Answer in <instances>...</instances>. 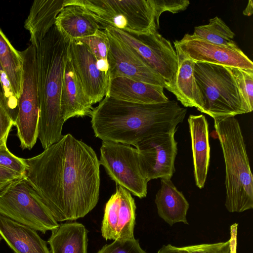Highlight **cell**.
<instances>
[{"mask_svg":"<svg viewBox=\"0 0 253 253\" xmlns=\"http://www.w3.org/2000/svg\"><path fill=\"white\" fill-rule=\"evenodd\" d=\"M6 141L0 144V165L24 174L26 166L24 159L16 157L9 151Z\"/></svg>","mask_w":253,"mask_h":253,"instance_id":"4dcf8cb0","label":"cell"},{"mask_svg":"<svg viewBox=\"0 0 253 253\" xmlns=\"http://www.w3.org/2000/svg\"><path fill=\"white\" fill-rule=\"evenodd\" d=\"M186 113L187 109L173 100L139 104L106 95L90 116L96 137L135 147L152 135L177 130Z\"/></svg>","mask_w":253,"mask_h":253,"instance_id":"7a4b0ae2","label":"cell"},{"mask_svg":"<svg viewBox=\"0 0 253 253\" xmlns=\"http://www.w3.org/2000/svg\"><path fill=\"white\" fill-rule=\"evenodd\" d=\"M174 45L195 63L205 62L227 67L253 70L252 60L236 45L227 46L208 42L186 34Z\"/></svg>","mask_w":253,"mask_h":253,"instance_id":"8fae6325","label":"cell"},{"mask_svg":"<svg viewBox=\"0 0 253 253\" xmlns=\"http://www.w3.org/2000/svg\"><path fill=\"white\" fill-rule=\"evenodd\" d=\"M0 99L5 101L14 120L18 113V99L13 94L9 82L0 63Z\"/></svg>","mask_w":253,"mask_h":253,"instance_id":"f1b7e54d","label":"cell"},{"mask_svg":"<svg viewBox=\"0 0 253 253\" xmlns=\"http://www.w3.org/2000/svg\"><path fill=\"white\" fill-rule=\"evenodd\" d=\"M176 131L152 135L135 146L141 173L148 182L159 178L171 179L173 176L178 151Z\"/></svg>","mask_w":253,"mask_h":253,"instance_id":"30bf717a","label":"cell"},{"mask_svg":"<svg viewBox=\"0 0 253 253\" xmlns=\"http://www.w3.org/2000/svg\"><path fill=\"white\" fill-rule=\"evenodd\" d=\"M136 209L131 194L117 186L105 205L101 228L102 237L106 240L134 239Z\"/></svg>","mask_w":253,"mask_h":253,"instance_id":"7c38bea8","label":"cell"},{"mask_svg":"<svg viewBox=\"0 0 253 253\" xmlns=\"http://www.w3.org/2000/svg\"><path fill=\"white\" fill-rule=\"evenodd\" d=\"M163 87L118 77L109 80L106 95L124 101L139 103L155 104L167 102Z\"/></svg>","mask_w":253,"mask_h":253,"instance_id":"e0dca14e","label":"cell"},{"mask_svg":"<svg viewBox=\"0 0 253 253\" xmlns=\"http://www.w3.org/2000/svg\"><path fill=\"white\" fill-rule=\"evenodd\" d=\"M253 2L252 0L248 1V3L243 10V13L246 16H250L253 14Z\"/></svg>","mask_w":253,"mask_h":253,"instance_id":"8d00e7d4","label":"cell"},{"mask_svg":"<svg viewBox=\"0 0 253 253\" xmlns=\"http://www.w3.org/2000/svg\"><path fill=\"white\" fill-rule=\"evenodd\" d=\"M1 239H2V238H1V236L0 235V242L1 241Z\"/></svg>","mask_w":253,"mask_h":253,"instance_id":"74e56055","label":"cell"},{"mask_svg":"<svg viewBox=\"0 0 253 253\" xmlns=\"http://www.w3.org/2000/svg\"><path fill=\"white\" fill-rule=\"evenodd\" d=\"M194 75L201 98V112L213 119L248 113L242 93L229 67L196 62Z\"/></svg>","mask_w":253,"mask_h":253,"instance_id":"5b68a950","label":"cell"},{"mask_svg":"<svg viewBox=\"0 0 253 253\" xmlns=\"http://www.w3.org/2000/svg\"><path fill=\"white\" fill-rule=\"evenodd\" d=\"M70 42L54 25L36 47L40 107L38 138L46 149L62 137L60 98Z\"/></svg>","mask_w":253,"mask_h":253,"instance_id":"3957f363","label":"cell"},{"mask_svg":"<svg viewBox=\"0 0 253 253\" xmlns=\"http://www.w3.org/2000/svg\"><path fill=\"white\" fill-rule=\"evenodd\" d=\"M100 151L99 164L117 186L139 198L146 197L148 182L141 173L136 148L120 143L102 141Z\"/></svg>","mask_w":253,"mask_h":253,"instance_id":"9c48e42d","label":"cell"},{"mask_svg":"<svg viewBox=\"0 0 253 253\" xmlns=\"http://www.w3.org/2000/svg\"><path fill=\"white\" fill-rule=\"evenodd\" d=\"M160 179L161 187L155 200L159 216L170 226L177 222L188 224L186 216L189 203L170 178Z\"/></svg>","mask_w":253,"mask_h":253,"instance_id":"44dd1931","label":"cell"},{"mask_svg":"<svg viewBox=\"0 0 253 253\" xmlns=\"http://www.w3.org/2000/svg\"><path fill=\"white\" fill-rule=\"evenodd\" d=\"M0 63L12 92L18 100L22 82V58L19 51L13 47L0 29Z\"/></svg>","mask_w":253,"mask_h":253,"instance_id":"cb8c5ba5","label":"cell"},{"mask_svg":"<svg viewBox=\"0 0 253 253\" xmlns=\"http://www.w3.org/2000/svg\"><path fill=\"white\" fill-rule=\"evenodd\" d=\"M194 36L208 42L227 46L237 45L233 40L235 34L220 18L215 16L207 25L196 26Z\"/></svg>","mask_w":253,"mask_h":253,"instance_id":"d4e9b609","label":"cell"},{"mask_svg":"<svg viewBox=\"0 0 253 253\" xmlns=\"http://www.w3.org/2000/svg\"><path fill=\"white\" fill-rule=\"evenodd\" d=\"M77 40L84 43L96 60H107L109 43L108 36L103 30L100 29L93 35Z\"/></svg>","mask_w":253,"mask_h":253,"instance_id":"4316f807","label":"cell"},{"mask_svg":"<svg viewBox=\"0 0 253 253\" xmlns=\"http://www.w3.org/2000/svg\"><path fill=\"white\" fill-rule=\"evenodd\" d=\"M14 122L4 100L0 99V144L7 140Z\"/></svg>","mask_w":253,"mask_h":253,"instance_id":"d6a6232c","label":"cell"},{"mask_svg":"<svg viewBox=\"0 0 253 253\" xmlns=\"http://www.w3.org/2000/svg\"><path fill=\"white\" fill-rule=\"evenodd\" d=\"M242 93L248 113L253 110V70L229 67Z\"/></svg>","mask_w":253,"mask_h":253,"instance_id":"484cf974","label":"cell"},{"mask_svg":"<svg viewBox=\"0 0 253 253\" xmlns=\"http://www.w3.org/2000/svg\"><path fill=\"white\" fill-rule=\"evenodd\" d=\"M191 140L194 176L196 186L204 187L210 160L208 124L203 115H191L188 119Z\"/></svg>","mask_w":253,"mask_h":253,"instance_id":"2e32d148","label":"cell"},{"mask_svg":"<svg viewBox=\"0 0 253 253\" xmlns=\"http://www.w3.org/2000/svg\"><path fill=\"white\" fill-rule=\"evenodd\" d=\"M104 31L126 45L164 80L171 84L177 69V56L170 41L157 31L139 36L111 27Z\"/></svg>","mask_w":253,"mask_h":253,"instance_id":"ba28073f","label":"cell"},{"mask_svg":"<svg viewBox=\"0 0 253 253\" xmlns=\"http://www.w3.org/2000/svg\"><path fill=\"white\" fill-rule=\"evenodd\" d=\"M24 160L25 177L57 222L84 217L96 206L100 165L90 146L68 133Z\"/></svg>","mask_w":253,"mask_h":253,"instance_id":"6da1fadb","label":"cell"},{"mask_svg":"<svg viewBox=\"0 0 253 253\" xmlns=\"http://www.w3.org/2000/svg\"><path fill=\"white\" fill-rule=\"evenodd\" d=\"M92 105L75 72L68 53L60 98L61 111L64 122L71 118L90 116Z\"/></svg>","mask_w":253,"mask_h":253,"instance_id":"9a60e30c","label":"cell"},{"mask_svg":"<svg viewBox=\"0 0 253 253\" xmlns=\"http://www.w3.org/2000/svg\"><path fill=\"white\" fill-rule=\"evenodd\" d=\"M88 231L82 223L67 222L52 231L48 240L51 253H87Z\"/></svg>","mask_w":253,"mask_h":253,"instance_id":"603a6c76","label":"cell"},{"mask_svg":"<svg viewBox=\"0 0 253 253\" xmlns=\"http://www.w3.org/2000/svg\"><path fill=\"white\" fill-rule=\"evenodd\" d=\"M154 8L155 19L159 28V18L165 11L176 13L185 10L190 4L188 0H152Z\"/></svg>","mask_w":253,"mask_h":253,"instance_id":"f546056e","label":"cell"},{"mask_svg":"<svg viewBox=\"0 0 253 253\" xmlns=\"http://www.w3.org/2000/svg\"><path fill=\"white\" fill-rule=\"evenodd\" d=\"M24 175V174L0 165V192L11 183L21 178Z\"/></svg>","mask_w":253,"mask_h":253,"instance_id":"836d02e7","label":"cell"},{"mask_svg":"<svg viewBox=\"0 0 253 253\" xmlns=\"http://www.w3.org/2000/svg\"><path fill=\"white\" fill-rule=\"evenodd\" d=\"M82 6L100 25L134 35L152 33L159 28L152 0H65L63 5Z\"/></svg>","mask_w":253,"mask_h":253,"instance_id":"8992f818","label":"cell"},{"mask_svg":"<svg viewBox=\"0 0 253 253\" xmlns=\"http://www.w3.org/2000/svg\"><path fill=\"white\" fill-rule=\"evenodd\" d=\"M96 253H147L140 247L138 240H114L104 246Z\"/></svg>","mask_w":253,"mask_h":253,"instance_id":"83f0119b","label":"cell"},{"mask_svg":"<svg viewBox=\"0 0 253 253\" xmlns=\"http://www.w3.org/2000/svg\"><path fill=\"white\" fill-rule=\"evenodd\" d=\"M0 214L43 234L59 226L24 175L0 192Z\"/></svg>","mask_w":253,"mask_h":253,"instance_id":"52a82bcc","label":"cell"},{"mask_svg":"<svg viewBox=\"0 0 253 253\" xmlns=\"http://www.w3.org/2000/svg\"><path fill=\"white\" fill-rule=\"evenodd\" d=\"M65 0H36L31 7L24 23L29 32L30 42L37 47L49 30L55 25L56 17Z\"/></svg>","mask_w":253,"mask_h":253,"instance_id":"7402d4cb","label":"cell"},{"mask_svg":"<svg viewBox=\"0 0 253 253\" xmlns=\"http://www.w3.org/2000/svg\"><path fill=\"white\" fill-rule=\"evenodd\" d=\"M225 166V206L230 212L253 208V177L241 128L233 116L214 119Z\"/></svg>","mask_w":253,"mask_h":253,"instance_id":"277c9868","label":"cell"},{"mask_svg":"<svg viewBox=\"0 0 253 253\" xmlns=\"http://www.w3.org/2000/svg\"><path fill=\"white\" fill-rule=\"evenodd\" d=\"M0 235L15 253H50L36 230L1 214Z\"/></svg>","mask_w":253,"mask_h":253,"instance_id":"d6986e66","label":"cell"},{"mask_svg":"<svg viewBox=\"0 0 253 253\" xmlns=\"http://www.w3.org/2000/svg\"><path fill=\"white\" fill-rule=\"evenodd\" d=\"M184 253H230V240L223 242L180 247Z\"/></svg>","mask_w":253,"mask_h":253,"instance_id":"1f68e13d","label":"cell"},{"mask_svg":"<svg viewBox=\"0 0 253 253\" xmlns=\"http://www.w3.org/2000/svg\"><path fill=\"white\" fill-rule=\"evenodd\" d=\"M174 45L177 56V69L173 82L165 83V88L172 93L184 107H195L201 111V98L194 75L195 62Z\"/></svg>","mask_w":253,"mask_h":253,"instance_id":"ac0fdd59","label":"cell"},{"mask_svg":"<svg viewBox=\"0 0 253 253\" xmlns=\"http://www.w3.org/2000/svg\"><path fill=\"white\" fill-rule=\"evenodd\" d=\"M69 56L75 72L92 104L100 102L107 94L109 75L98 69L94 56L79 40L70 42Z\"/></svg>","mask_w":253,"mask_h":253,"instance_id":"5bb4252c","label":"cell"},{"mask_svg":"<svg viewBox=\"0 0 253 253\" xmlns=\"http://www.w3.org/2000/svg\"><path fill=\"white\" fill-rule=\"evenodd\" d=\"M107 60L109 78L126 77L134 81L165 87L163 78L126 45L110 34Z\"/></svg>","mask_w":253,"mask_h":253,"instance_id":"4fadbf2b","label":"cell"},{"mask_svg":"<svg viewBox=\"0 0 253 253\" xmlns=\"http://www.w3.org/2000/svg\"><path fill=\"white\" fill-rule=\"evenodd\" d=\"M157 253H184L180 248L172 246L170 244L163 246Z\"/></svg>","mask_w":253,"mask_h":253,"instance_id":"d590c367","label":"cell"},{"mask_svg":"<svg viewBox=\"0 0 253 253\" xmlns=\"http://www.w3.org/2000/svg\"><path fill=\"white\" fill-rule=\"evenodd\" d=\"M237 227L238 224L237 223L232 225L230 227L231 237L229 239L231 245L230 253H236Z\"/></svg>","mask_w":253,"mask_h":253,"instance_id":"e575fe53","label":"cell"},{"mask_svg":"<svg viewBox=\"0 0 253 253\" xmlns=\"http://www.w3.org/2000/svg\"><path fill=\"white\" fill-rule=\"evenodd\" d=\"M55 25L70 42L93 35L100 29V25L82 6L74 4L63 6Z\"/></svg>","mask_w":253,"mask_h":253,"instance_id":"ffe728a7","label":"cell"}]
</instances>
